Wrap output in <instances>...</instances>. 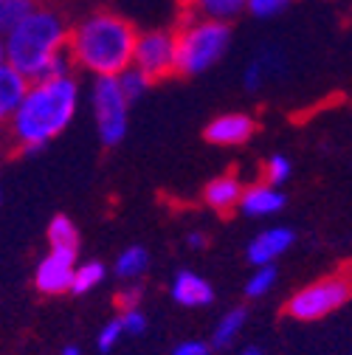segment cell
<instances>
[{
  "mask_svg": "<svg viewBox=\"0 0 352 355\" xmlns=\"http://www.w3.org/2000/svg\"><path fill=\"white\" fill-rule=\"evenodd\" d=\"M68 20L60 9L37 3V9L23 17L6 37V65L15 68L28 82L54 79L73 71L68 60Z\"/></svg>",
  "mask_w": 352,
  "mask_h": 355,
  "instance_id": "6da1fadb",
  "label": "cell"
},
{
  "mask_svg": "<svg viewBox=\"0 0 352 355\" xmlns=\"http://www.w3.org/2000/svg\"><path fill=\"white\" fill-rule=\"evenodd\" d=\"M79 107V85L73 73L28 82L26 94L9 121V132L26 153L51 144L73 121Z\"/></svg>",
  "mask_w": 352,
  "mask_h": 355,
  "instance_id": "7a4b0ae2",
  "label": "cell"
},
{
  "mask_svg": "<svg viewBox=\"0 0 352 355\" xmlns=\"http://www.w3.org/2000/svg\"><path fill=\"white\" fill-rule=\"evenodd\" d=\"M136 26L116 12H91L68 28V60L96 76H118L133 65Z\"/></svg>",
  "mask_w": 352,
  "mask_h": 355,
  "instance_id": "3957f363",
  "label": "cell"
},
{
  "mask_svg": "<svg viewBox=\"0 0 352 355\" xmlns=\"http://www.w3.org/2000/svg\"><path fill=\"white\" fill-rule=\"evenodd\" d=\"M229 46H231L229 23L195 17L184 12L181 26L175 28V73L200 76L211 71L229 54Z\"/></svg>",
  "mask_w": 352,
  "mask_h": 355,
  "instance_id": "277c9868",
  "label": "cell"
},
{
  "mask_svg": "<svg viewBox=\"0 0 352 355\" xmlns=\"http://www.w3.org/2000/svg\"><path fill=\"white\" fill-rule=\"evenodd\" d=\"M349 299H352V268L344 265L335 274L299 288L288 299L285 310L296 322H319V319L330 316L333 310L344 307Z\"/></svg>",
  "mask_w": 352,
  "mask_h": 355,
  "instance_id": "5b68a950",
  "label": "cell"
},
{
  "mask_svg": "<svg viewBox=\"0 0 352 355\" xmlns=\"http://www.w3.org/2000/svg\"><path fill=\"white\" fill-rule=\"evenodd\" d=\"M91 107L96 119V132L105 147H116L124 141L130 127V102L121 94L116 76H96L91 91Z\"/></svg>",
  "mask_w": 352,
  "mask_h": 355,
  "instance_id": "8992f818",
  "label": "cell"
},
{
  "mask_svg": "<svg viewBox=\"0 0 352 355\" xmlns=\"http://www.w3.org/2000/svg\"><path fill=\"white\" fill-rule=\"evenodd\" d=\"M133 65L144 71L152 82L175 73V28H150L139 31Z\"/></svg>",
  "mask_w": 352,
  "mask_h": 355,
  "instance_id": "52a82bcc",
  "label": "cell"
},
{
  "mask_svg": "<svg viewBox=\"0 0 352 355\" xmlns=\"http://www.w3.org/2000/svg\"><path fill=\"white\" fill-rule=\"evenodd\" d=\"M76 268V248H51L46 257L39 259L37 271H34V285L39 293L46 296H60L71 291Z\"/></svg>",
  "mask_w": 352,
  "mask_h": 355,
  "instance_id": "ba28073f",
  "label": "cell"
},
{
  "mask_svg": "<svg viewBox=\"0 0 352 355\" xmlns=\"http://www.w3.org/2000/svg\"><path fill=\"white\" fill-rule=\"evenodd\" d=\"M256 130V121L248 113H223L209 121L206 139L217 147H240L245 144Z\"/></svg>",
  "mask_w": 352,
  "mask_h": 355,
  "instance_id": "9c48e42d",
  "label": "cell"
},
{
  "mask_svg": "<svg viewBox=\"0 0 352 355\" xmlns=\"http://www.w3.org/2000/svg\"><path fill=\"white\" fill-rule=\"evenodd\" d=\"M293 240H296V234L290 229H285V226H274V229L259 232L245 248L248 262L256 265V268L259 265H274V259H279L293 245Z\"/></svg>",
  "mask_w": 352,
  "mask_h": 355,
  "instance_id": "30bf717a",
  "label": "cell"
},
{
  "mask_svg": "<svg viewBox=\"0 0 352 355\" xmlns=\"http://www.w3.org/2000/svg\"><path fill=\"white\" fill-rule=\"evenodd\" d=\"M172 302H178L181 307H206L214 302V288L209 285V279H203L195 271H178L172 277L169 285Z\"/></svg>",
  "mask_w": 352,
  "mask_h": 355,
  "instance_id": "8fae6325",
  "label": "cell"
},
{
  "mask_svg": "<svg viewBox=\"0 0 352 355\" xmlns=\"http://www.w3.org/2000/svg\"><path fill=\"white\" fill-rule=\"evenodd\" d=\"M240 209L248 217H271V214L285 209V192L279 187L265 184V181L254 184V187H245L243 198H240Z\"/></svg>",
  "mask_w": 352,
  "mask_h": 355,
  "instance_id": "7c38bea8",
  "label": "cell"
},
{
  "mask_svg": "<svg viewBox=\"0 0 352 355\" xmlns=\"http://www.w3.org/2000/svg\"><path fill=\"white\" fill-rule=\"evenodd\" d=\"M243 184H240V178L237 175H217L214 181H209L206 192H203V200L209 209L220 211V214H226L231 209L240 206V198H243Z\"/></svg>",
  "mask_w": 352,
  "mask_h": 355,
  "instance_id": "4fadbf2b",
  "label": "cell"
},
{
  "mask_svg": "<svg viewBox=\"0 0 352 355\" xmlns=\"http://www.w3.org/2000/svg\"><path fill=\"white\" fill-rule=\"evenodd\" d=\"M282 68H285V57H282V51H276V49H265V51H259V54L245 65V71H243V82H245L248 91H259V87L265 85L271 76L282 73Z\"/></svg>",
  "mask_w": 352,
  "mask_h": 355,
  "instance_id": "5bb4252c",
  "label": "cell"
},
{
  "mask_svg": "<svg viewBox=\"0 0 352 355\" xmlns=\"http://www.w3.org/2000/svg\"><path fill=\"white\" fill-rule=\"evenodd\" d=\"M26 87H28V79L20 76L15 68L9 65H0V127L9 124L23 94H26Z\"/></svg>",
  "mask_w": 352,
  "mask_h": 355,
  "instance_id": "9a60e30c",
  "label": "cell"
},
{
  "mask_svg": "<svg viewBox=\"0 0 352 355\" xmlns=\"http://www.w3.org/2000/svg\"><path fill=\"white\" fill-rule=\"evenodd\" d=\"M245 12V0H186V15L209 17L220 23H231Z\"/></svg>",
  "mask_w": 352,
  "mask_h": 355,
  "instance_id": "2e32d148",
  "label": "cell"
},
{
  "mask_svg": "<svg viewBox=\"0 0 352 355\" xmlns=\"http://www.w3.org/2000/svg\"><path fill=\"white\" fill-rule=\"evenodd\" d=\"M150 268V251L144 245H127L118 257H116V265H113V271L118 279H127V282H133L139 277H144Z\"/></svg>",
  "mask_w": 352,
  "mask_h": 355,
  "instance_id": "e0dca14e",
  "label": "cell"
},
{
  "mask_svg": "<svg viewBox=\"0 0 352 355\" xmlns=\"http://www.w3.org/2000/svg\"><path fill=\"white\" fill-rule=\"evenodd\" d=\"M245 322H248V313L243 307H234V310H229V313H223L217 319V324H214V333H211V344L217 347V349H223V347H229L240 333H243V327H245Z\"/></svg>",
  "mask_w": 352,
  "mask_h": 355,
  "instance_id": "ac0fdd59",
  "label": "cell"
},
{
  "mask_svg": "<svg viewBox=\"0 0 352 355\" xmlns=\"http://www.w3.org/2000/svg\"><path fill=\"white\" fill-rule=\"evenodd\" d=\"M105 265L91 259V262H76V268H73V279H71V293H91L94 288H99V282L105 279Z\"/></svg>",
  "mask_w": 352,
  "mask_h": 355,
  "instance_id": "d6986e66",
  "label": "cell"
},
{
  "mask_svg": "<svg viewBox=\"0 0 352 355\" xmlns=\"http://www.w3.org/2000/svg\"><path fill=\"white\" fill-rule=\"evenodd\" d=\"M116 82H118V87H121V94L127 96V102L133 105L136 99H141L150 87H152V79L144 73V71H139L136 65H130V68H124L118 76H116Z\"/></svg>",
  "mask_w": 352,
  "mask_h": 355,
  "instance_id": "ffe728a7",
  "label": "cell"
},
{
  "mask_svg": "<svg viewBox=\"0 0 352 355\" xmlns=\"http://www.w3.org/2000/svg\"><path fill=\"white\" fill-rule=\"evenodd\" d=\"M39 0H0V37H6L23 17L37 9Z\"/></svg>",
  "mask_w": 352,
  "mask_h": 355,
  "instance_id": "44dd1931",
  "label": "cell"
},
{
  "mask_svg": "<svg viewBox=\"0 0 352 355\" xmlns=\"http://www.w3.org/2000/svg\"><path fill=\"white\" fill-rule=\"evenodd\" d=\"M49 243L51 248H76L79 243V232L73 226V220L65 214H57L49 223Z\"/></svg>",
  "mask_w": 352,
  "mask_h": 355,
  "instance_id": "7402d4cb",
  "label": "cell"
},
{
  "mask_svg": "<svg viewBox=\"0 0 352 355\" xmlns=\"http://www.w3.org/2000/svg\"><path fill=\"white\" fill-rule=\"evenodd\" d=\"M274 285H276V268L274 265H259L245 282V296L248 299H262V296H268L274 291Z\"/></svg>",
  "mask_w": 352,
  "mask_h": 355,
  "instance_id": "603a6c76",
  "label": "cell"
},
{
  "mask_svg": "<svg viewBox=\"0 0 352 355\" xmlns=\"http://www.w3.org/2000/svg\"><path fill=\"white\" fill-rule=\"evenodd\" d=\"M293 0H245V12H251L259 20H271L276 15H282Z\"/></svg>",
  "mask_w": 352,
  "mask_h": 355,
  "instance_id": "cb8c5ba5",
  "label": "cell"
},
{
  "mask_svg": "<svg viewBox=\"0 0 352 355\" xmlns=\"http://www.w3.org/2000/svg\"><path fill=\"white\" fill-rule=\"evenodd\" d=\"M290 158H285V155H271L268 161H265V184H271V187H282L288 178H290Z\"/></svg>",
  "mask_w": 352,
  "mask_h": 355,
  "instance_id": "d4e9b609",
  "label": "cell"
},
{
  "mask_svg": "<svg viewBox=\"0 0 352 355\" xmlns=\"http://www.w3.org/2000/svg\"><path fill=\"white\" fill-rule=\"evenodd\" d=\"M118 324H121L124 336H141L147 330V316L141 307H130V310H121Z\"/></svg>",
  "mask_w": 352,
  "mask_h": 355,
  "instance_id": "484cf974",
  "label": "cell"
},
{
  "mask_svg": "<svg viewBox=\"0 0 352 355\" xmlns=\"http://www.w3.org/2000/svg\"><path fill=\"white\" fill-rule=\"evenodd\" d=\"M121 338H124V330H121L118 319H113V322H107V324L102 327V333H99V338H96V347H99V352H110Z\"/></svg>",
  "mask_w": 352,
  "mask_h": 355,
  "instance_id": "4316f807",
  "label": "cell"
},
{
  "mask_svg": "<svg viewBox=\"0 0 352 355\" xmlns=\"http://www.w3.org/2000/svg\"><path fill=\"white\" fill-rule=\"evenodd\" d=\"M118 310H130V307H139L141 304V285H127L118 293Z\"/></svg>",
  "mask_w": 352,
  "mask_h": 355,
  "instance_id": "83f0119b",
  "label": "cell"
},
{
  "mask_svg": "<svg viewBox=\"0 0 352 355\" xmlns=\"http://www.w3.org/2000/svg\"><path fill=\"white\" fill-rule=\"evenodd\" d=\"M172 355H211V347L195 338V341H184V344H178V347L172 349Z\"/></svg>",
  "mask_w": 352,
  "mask_h": 355,
  "instance_id": "f1b7e54d",
  "label": "cell"
},
{
  "mask_svg": "<svg viewBox=\"0 0 352 355\" xmlns=\"http://www.w3.org/2000/svg\"><path fill=\"white\" fill-rule=\"evenodd\" d=\"M186 240H189V248H203V245H206V237H203L200 232H192Z\"/></svg>",
  "mask_w": 352,
  "mask_h": 355,
  "instance_id": "f546056e",
  "label": "cell"
},
{
  "mask_svg": "<svg viewBox=\"0 0 352 355\" xmlns=\"http://www.w3.org/2000/svg\"><path fill=\"white\" fill-rule=\"evenodd\" d=\"M60 355H82V352H79V347L68 344V347H62V352H60Z\"/></svg>",
  "mask_w": 352,
  "mask_h": 355,
  "instance_id": "4dcf8cb0",
  "label": "cell"
},
{
  "mask_svg": "<svg viewBox=\"0 0 352 355\" xmlns=\"http://www.w3.org/2000/svg\"><path fill=\"white\" fill-rule=\"evenodd\" d=\"M0 65H6V49H3V37H0Z\"/></svg>",
  "mask_w": 352,
  "mask_h": 355,
  "instance_id": "1f68e13d",
  "label": "cell"
},
{
  "mask_svg": "<svg viewBox=\"0 0 352 355\" xmlns=\"http://www.w3.org/2000/svg\"><path fill=\"white\" fill-rule=\"evenodd\" d=\"M243 355H262V352H259V349H245Z\"/></svg>",
  "mask_w": 352,
  "mask_h": 355,
  "instance_id": "d6a6232c",
  "label": "cell"
}]
</instances>
